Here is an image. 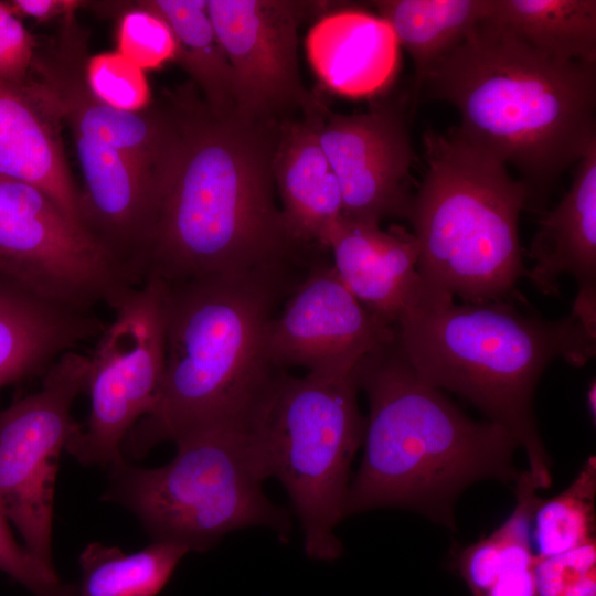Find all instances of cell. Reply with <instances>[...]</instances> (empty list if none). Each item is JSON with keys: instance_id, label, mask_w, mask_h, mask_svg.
<instances>
[{"instance_id": "obj_27", "label": "cell", "mask_w": 596, "mask_h": 596, "mask_svg": "<svg viewBox=\"0 0 596 596\" xmlns=\"http://www.w3.org/2000/svg\"><path fill=\"white\" fill-rule=\"evenodd\" d=\"M116 43V51L145 72L174 61L177 52V41L169 24L138 2L120 14Z\"/></svg>"}, {"instance_id": "obj_21", "label": "cell", "mask_w": 596, "mask_h": 596, "mask_svg": "<svg viewBox=\"0 0 596 596\" xmlns=\"http://www.w3.org/2000/svg\"><path fill=\"white\" fill-rule=\"evenodd\" d=\"M379 15L392 28L414 64V84L437 60L460 45L494 8V0H377Z\"/></svg>"}, {"instance_id": "obj_28", "label": "cell", "mask_w": 596, "mask_h": 596, "mask_svg": "<svg viewBox=\"0 0 596 596\" xmlns=\"http://www.w3.org/2000/svg\"><path fill=\"white\" fill-rule=\"evenodd\" d=\"M0 572L25 587L33 596H76V586L64 583L55 568L34 557L13 538L0 510Z\"/></svg>"}, {"instance_id": "obj_5", "label": "cell", "mask_w": 596, "mask_h": 596, "mask_svg": "<svg viewBox=\"0 0 596 596\" xmlns=\"http://www.w3.org/2000/svg\"><path fill=\"white\" fill-rule=\"evenodd\" d=\"M412 366L430 385L455 392L507 428L526 453L539 489L551 459L533 414L538 382L555 359L582 366L596 352V328L575 312L558 320L524 315L512 301L428 300L395 323Z\"/></svg>"}, {"instance_id": "obj_19", "label": "cell", "mask_w": 596, "mask_h": 596, "mask_svg": "<svg viewBox=\"0 0 596 596\" xmlns=\"http://www.w3.org/2000/svg\"><path fill=\"white\" fill-rule=\"evenodd\" d=\"M105 327L94 312L51 304L0 277V387L43 376L62 354L97 339Z\"/></svg>"}, {"instance_id": "obj_30", "label": "cell", "mask_w": 596, "mask_h": 596, "mask_svg": "<svg viewBox=\"0 0 596 596\" xmlns=\"http://www.w3.org/2000/svg\"><path fill=\"white\" fill-rule=\"evenodd\" d=\"M534 560L531 525H523L512 536L497 576L478 596H536Z\"/></svg>"}, {"instance_id": "obj_11", "label": "cell", "mask_w": 596, "mask_h": 596, "mask_svg": "<svg viewBox=\"0 0 596 596\" xmlns=\"http://www.w3.org/2000/svg\"><path fill=\"white\" fill-rule=\"evenodd\" d=\"M89 355L62 354L39 391L0 413V510L42 564L54 568L52 522L61 453L77 429L71 414L86 389Z\"/></svg>"}, {"instance_id": "obj_4", "label": "cell", "mask_w": 596, "mask_h": 596, "mask_svg": "<svg viewBox=\"0 0 596 596\" xmlns=\"http://www.w3.org/2000/svg\"><path fill=\"white\" fill-rule=\"evenodd\" d=\"M294 270L213 274L164 284V373L157 402L123 449L146 455L209 419H249L276 369L267 332Z\"/></svg>"}, {"instance_id": "obj_29", "label": "cell", "mask_w": 596, "mask_h": 596, "mask_svg": "<svg viewBox=\"0 0 596 596\" xmlns=\"http://www.w3.org/2000/svg\"><path fill=\"white\" fill-rule=\"evenodd\" d=\"M596 571V539L575 549L534 560L536 596H565Z\"/></svg>"}, {"instance_id": "obj_2", "label": "cell", "mask_w": 596, "mask_h": 596, "mask_svg": "<svg viewBox=\"0 0 596 596\" xmlns=\"http://www.w3.org/2000/svg\"><path fill=\"white\" fill-rule=\"evenodd\" d=\"M443 102L458 131L513 167L543 206L596 142V64L552 58L490 17L414 84L417 102Z\"/></svg>"}, {"instance_id": "obj_14", "label": "cell", "mask_w": 596, "mask_h": 596, "mask_svg": "<svg viewBox=\"0 0 596 596\" xmlns=\"http://www.w3.org/2000/svg\"><path fill=\"white\" fill-rule=\"evenodd\" d=\"M394 337L395 326L368 310L318 255L270 321L267 353L278 370L350 374L362 356Z\"/></svg>"}, {"instance_id": "obj_1", "label": "cell", "mask_w": 596, "mask_h": 596, "mask_svg": "<svg viewBox=\"0 0 596 596\" xmlns=\"http://www.w3.org/2000/svg\"><path fill=\"white\" fill-rule=\"evenodd\" d=\"M185 93L174 97L145 281L308 267L321 249L294 237L276 203L281 123L217 114Z\"/></svg>"}, {"instance_id": "obj_18", "label": "cell", "mask_w": 596, "mask_h": 596, "mask_svg": "<svg viewBox=\"0 0 596 596\" xmlns=\"http://www.w3.org/2000/svg\"><path fill=\"white\" fill-rule=\"evenodd\" d=\"M308 60L332 92L352 98L376 95L393 81L400 44L380 15L343 10L322 17L306 39Z\"/></svg>"}, {"instance_id": "obj_23", "label": "cell", "mask_w": 596, "mask_h": 596, "mask_svg": "<svg viewBox=\"0 0 596 596\" xmlns=\"http://www.w3.org/2000/svg\"><path fill=\"white\" fill-rule=\"evenodd\" d=\"M142 7L171 28L178 63L200 89L205 105L226 115L236 110L234 75L210 20L205 0H143Z\"/></svg>"}, {"instance_id": "obj_33", "label": "cell", "mask_w": 596, "mask_h": 596, "mask_svg": "<svg viewBox=\"0 0 596 596\" xmlns=\"http://www.w3.org/2000/svg\"><path fill=\"white\" fill-rule=\"evenodd\" d=\"M595 390H596L595 382H593V384H590L588 389L587 402H588L589 413L590 415L593 414L594 417H595Z\"/></svg>"}, {"instance_id": "obj_25", "label": "cell", "mask_w": 596, "mask_h": 596, "mask_svg": "<svg viewBox=\"0 0 596 596\" xmlns=\"http://www.w3.org/2000/svg\"><path fill=\"white\" fill-rule=\"evenodd\" d=\"M596 459L589 457L573 482L533 513L536 557L564 553L595 539Z\"/></svg>"}, {"instance_id": "obj_24", "label": "cell", "mask_w": 596, "mask_h": 596, "mask_svg": "<svg viewBox=\"0 0 596 596\" xmlns=\"http://www.w3.org/2000/svg\"><path fill=\"white\" fill-rule=\"evenodd\" d=\"M189 552L171 541H153L134 553L91 543L79 555L76 596H157Z\"/></svg>"}, {"instance_id": "obj_3", "label": "cell", "mask_w": 596, "mask_h": 596, "mask_svg": "<svg viewBox=\"0 0 596 596\" xmlns=\"http://www.w3.org/2000/svg\"><path fill=\"white\" fill-rule=\"evenodd\" d=\"M369 402L364 454L350 481L344 518L401 508L455 529L454 505L470 485L517 481L518 443L502 425L476 422L423 380L394 339L353 369Z\"/></svg>"}, {"instance_id": "obj_32", "label": "cell", "mask_w": 596, "mask_h": 596, "mask_svg": "<svg viewBox=\"0 0 596 596\" xmlns=\"http://www.w3.org/2000/svg\"><path fill=\"white\" fill-rule=\"evenodd\" d=\"M12 11L19 17L46 22L54 18H67L85 2L77 0H12L8 1Z\"/></svg>"}, {"instance_id": "obj_16", "label": "cell", "mask_w": 596, "mask_h": 596, "mask_svg": "<svg viewBox=\"0 0 596 596\" xmlns=\"http://www.w3.org/2000/svg\"><path fill=\"white\" fill-rule=\"evenodd\" d=\"M61 128L53 102L34 79L0 81V177L40 189L84 227L81 192L67 164Z\"/></svg>"}, {"instance_id": "obj_8", "label": "cell", "mask_w": 596, "mask_h": 596, "mask_svg": "<svg viewBox=\"0 0 596 596\" xmlns=\"http://www.w3.org/2000/svg\"><path fill=\"white\" fill-rule=\"evenodd\" d=\"M353 375L277 370L251 417L268 477L284 486L304 531V550L334 561L343 546L334 533L344 519L352 460L363 444Z\"/></svg>"}, {"instance_id": "obj_7", "label": "cell", "mask_w": 596, "mask_h": 596, "mask_svg": "<svg viewBox=\"0 0 596 596\" xmlns=\"http://www.w3.org/2000/svg\"><path fill=\"white\" fill-rule=\"evenodd\" d=\"M251 419H209L182 430L164 466L140 468L125 458L111 464L106 492L132 511L155 541L203 552L225 534L263 526L287 543L288 512L263 491L269 478Z\"/></svg>"}, {"instance_id": "obj_20", "label": "cell", "mask_w": 596, "mask_h": 596, "mask_svg": "<svg viewBox=\"0 0 596 596\" xmlns=\"http://www.w3.org/2000/svg\"><path fill=\"white\" fill-rule=\"evenodd\" d=\"M529 255L526 277L542 294H558L560 277L571 275L579 295L596 296V142L576 163L566 194L540 220Z\"/></svg>"}, {"instance_id": "obj_12", "label": "cell", "mask_w": 596, "mask_h": 596, "mask_svg": "<svg viewBox=\"0 0 596 596\" xmlns=\"http://www.w3.org/2000/svg\"><path fill=\"white\" fill-rule=\"evenodd\" d=\"M316 2L207 0L212 25L234 75L236 111L284 121L319 102L305 88L298 63L297 28Z\"/></svg>"}, {"instance_id": "obj_26", "label": "cell", "mask_w": 596, "mask_h": 596, "mask_svg": "<svg viewBox=\"0 0 596 596\" xmlns=\"http://www.w3.org/2000/svg\"><path fill=\"white\" fill-rule=\"evenodd\" d=\"M85 78L93 95L114 109L139 113L151 106L145 71L117 51L87 57Z\"/></svg>"}, {"instance_id": "obj_10", "label": "cell", "mask_w": 596, "mask_h": 596, "mask_svg": "<svg viewBox=\"0 0 596 596\" xmlns=\"http://www.w3.org/2000/svg\"><path fill=\"white\" fill-rule=\"evenodd\" d=\"M114 312L89 355L87 418L65 447L85 465L124 458V441L155 406L164 373V284L147 279Z\"/></svg>"}, {"instance_id": "obj_17", "label": "cell", "mask_w": 596, "mask_h": 596, "mask_svg": "<svg viewBox=\"0 0 596 596\" xmlns=\"http://www.w3.org/2000/svg\"><path fill=\"white\" fill-rule=\"evenodd\" d=\"M281 121L274 158V180L284 219L302 245L327 251V240L342 216L336 173L319 142L316 110Z\"/></svg>"}, {"instance_id": "obj_31", "label": "cell", "mask_w": 596, "mask_h": 596, "mask_svg": "<svg viewBox=\"0 0 596 596\" xmlns=\"http://www.w3.org/2000/svg\"><path fill=\"white\" fill-rule=\"evenodd\" d=\"M35 53V41L30 32L12 11L9 2L0 1V81L25 83Z\"/></svg>"}, {"instance_id": "obj_9", "label": "cell", "mask_w": 596, "mask_h": 596, "mask_svg": "<svg viewBox=\"0 0 596 596\" xmlns=\"http://www.w3.org/2000/svg\"><path fill=\"white\" fill-rule=\"evenodd\" d=\"M0 277L51 304L117 309L132 287L97 241L40 189L0 177Z\"/></svg>"}, {"instance_id": "obj_6", "label": "cell", "mask_w": 596, "mask_h": 596, "mask_svg": "<svg viewBox=\"0 0 596 596\" xmlns=\"http://www.w3.org/2000/svg\"><path fill=\"white\" fill-rule=\"evenodd\" d=\"M426 170L407 220L428 300L512 301L528 276L519 219L530 191L507 163L456 127L423 135Z\"/></svg>"}, {"instance_id": "obj_15", "label": "cell", "mask_w": 596, "mask_h": 596, "mask_svg": "<svg viewBox=\"0 0 596 596\" xmlns=\"http://www.w3.org/2000/svg\"><path fill=\"white\" fill-rule=\"evenodd\" d=\"M327 249L342 283L384 322L395 326L402 315L427 300L417 272L419 245L406 228L384 231L379 224L341 216Z\"/></svg>"}, {"instance_id": "obj_13", "label": "cell", "mask_w": 596, "mask_h": 596, "mask_svg": "<svg viewBox=\"0 0 596 596\" xmlns=\"http://www.w3.org/2000/svg\"><path fill=\"white\" fill-rule=\"evenodd\" d=\"M405 104L383 99L352 115L318 106L317 135L339 182L343 217L379 225L391 217L407 220L416 156Z\"/></svg>"}, {"instance_id": "obj_22", "label": "cell", "mask_w": 596, "mask_h": 596, "mask_svg": "<svg viewBox=\"0 0 596 596\" xmlns=\"http://www.w3.org/2000/svg\"><path fill=\"white\" fill-rule=\"evenodd\" d=\"M490 18L552 58L596 64L595 0H494Z\"/></svg>"}]
</instances>
